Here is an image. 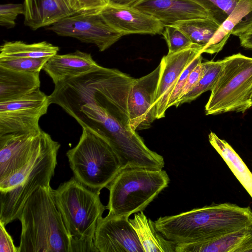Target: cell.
Instances as JSON below:
<instances>
[{
    "mask_svg": "<svg viewBox=\"0 0 252 252\" xmlns=\"http://www.w3.org/2000/svg\"><path fill=\"white\" fill-rule=\"evenodd\" d=\"M39 73L0 66V102L21 97L39 89Z\"/></svg>",
    "mask_w": 252,
    "mask_h": 252,
    "instance_id": "21",
    "label": "cell"
},
{
    "mask_svg": "<svg viewBox=\"0 0 252 252\" xmlns=\"http://www.w3.org/2000/svg\"><path fill=\"white\" fill-rule=\"evenodd\" d=\"M49 58H0V66L17 71L40 72Z\"/></svg>",
    "mask_w": 252,
    "mask_h": 252,
    "instance_id": "27",
    "label": "cell"
},
{
    "mask_svg": "<svg viewBox=\"0 0 252 252\" xmlns=\"http://www.w3.org/2000/svg\"><path fill=\"white\" fill-rule=\"evenodd\" d=\"M203 7L220 25L229 15L239 0H192Z\"/></svg>",
    "mask_w": 252,
    "mask_h": 252,
    "instance_id": "28",
    "label": "cell"
},
{
    "mask_svg": "<svg viewBox=\"0 0 252 252\" xmlns=\"http://www.w3.org/2000/svg\"><path fill=\"white\" fill-rule=\"evenodd\" d=\"M161 34L167 43L169 53L180 51L193 45L185 33L173 25L165 26Z\"/></svg>",
    "mask_w": 252,
    "mask_h": 252,
    "instance_id": "29",
    "label": "cell"
},
{
    "mask_svg": "<svg viewBox=\"0 0 252 252\" xmlns=\"http://www.w3.org/2000/svg\"><path fill=\"white\" fill-rule=\"evenodd\" d=\"M24 14V4H1L0 6V25L6 28H12L16 25L15 20L17 16Z\"/></svg>",
    "mask_w": 252,
    "mask_h": 252,
    "instance_id": "30",
    "label": "cell"
},
{
    "mask_svg": "<svg viewBox=\"0 0 252 252\" xmlns=\"http://www.w3.org/2000/svg\"><path fill=\"white\" fill-rule=\"evenodd\" d=\"M157 230L176 244L205 241L252 225V211L229 203L212 204L155 221Z\"/></svg>",
    "mask_w": 252,
    "mask_h": 252,
    "instance_id": "2",
    "label": "cell"
},
{
    "mask_svg": "<svg viewBox=\"0 0 252 252\" xmlns=\"http://www.w3.org/2000/svg\"><path fill=\"white\" fill-rule=\"evenodd\" d=\"M161 71L160 63L151 72L135 79L128 97L129 124L134 131L151 126L157 119L155 99Z\"/></svg>",
    "mask_w": 252,
    "mask_h": 252,
    "instance_id": "12",
    "label": "cell"
},
{
    "mask_svg": "<svg viewBox=\"0 0 252 252\" xmlns=\"http://www.w3.org/2000/svg\"><path fill=\"white\" fill-rule=\"evenodd\" d=\"M94 241L98 252H144L129 217L110 213L102 217Z\"/></svg>",
    "mask_w": 252,
    "mask_h": 252,
    "instance_id": "13",
    "label": "cell"
},
{
    "mask_svg": "<svg viewBox=\"0 0 252 252\" xmlns=\"http://www.w3.org/2000/svg\"><path fill=\"white\" fill-rule=\"evenodd\" d=\"M50 104L49 95L40 88L21 97L0 102V136L39 131V120Z\"/></svg>",
    "mask_w": 252,
    "mask_h": 252,
    "instance_id": "9",
    "label": "cell"
},
{
    "mask_svg": "<svg viewBox=\"0 0 252 252\" xmlns=\"http://www.w3.org/2000/svg\"><path fill=\"white\" fill-rule=\"evenodd\" d=\"M48 30L60 36L93 44L100 52L110 47L123 36L106 22L100 12L74 14L49 26Z\"/></svg>",
    "mask_w": 252,
    "mask_h": 252,
    "instance_id": "10",
    "label": "cell"
},
{
    "mask_svg": "<svg viewBox=\"0 0 252 252\" xmlns=\"http://www.w3.org/2000/svg\"><path fill=\"white\" fill-rule=\"evenodd\" d=\"M205 71V66L204 63V62H201L190 72L182 90L180 98L187 94L194 88L203 76Z\"/></svg>",
    "mask_w": 252,
    "mask_h": 252,
    "instance_id": "32",
    "label": "cell"
},
{
    "mask_svg": "<svg viewBox=\"0 0 252 252\" xmlns=\"http://www.w3.org/2000/svg\"><path fill=\"white\" fill-rule=\"evenodd\" d=\"M47 134L41 129L0 136V183L30 161L41 147Z\"/></svg>",
    "mask_w": 252,
    "mask_h": 252,
    "instance_id": "11",
    "label": "cell"
},
{
    "mask_svg": "<svg viewBox=\"0 0 252 252\" xmlns=\"http://www.w3.org/2000/svg\"><path fill=\"white\" fill-rule=\"evenodd\" d=\"M76 14L100 12L108 3V0H68Z\"/></svg>",
    "mask_w": 252,
    "mask_h": 252,
    "instance_id": "31",
    "label": "cell"
},
{
    "mask_svg": "<svg viewBox=\"0 0 252 252\" xmlns=\"http://www.w3.org/2000/svg\"><path fill=\"white\" fill-rule=\"evenodd\" d=\"M238 37L241 46L247 49L252 50V31L241 35Z\"/></svg>",
    "mask_w": 252,
    "mask_h": 252,
    "instance_id": "34",
    "label": "cell"
},
{
    "mask_svg": "<svg viewBox=\"0 0 252 252\" xmlns=\"http://www.w3.org/2000/svg\"><path fill=\"white\" fill-rule=\"evenodd\" d=\"M72 118L81 126L99 135L118 156L123 167H149L157 153L149 149L143 139L130 127L127 112L104 102H94L80 106Z\"/></svg>",
    "mask_w": 252,
    "mask_h": 252,
    "instance_id": "1",
    "label": "cell"
},
{
    "mask_svg": "<svg viewBox=\"0 0 252 252\" xmlns=\"http://www.w3.org/2000/svg\"><path fill=\"white\" fill-rule=\"evenodd\" d=\"M53 194L71 239V252H98L94 244L95 233L107 209L100 201V191L73 177L53 189Z\"/></svg>",
    "mask_w": 252,
    "mask_h": 252,
    "instance_id": "4",
    "label": "cell"
},
{
    "mask_svg": "<svg viewBox=\"0 0 252 252\" xmlns=\"http://www.w3.org/2000/svg\"><path fill=\"white\" fill-rule=\"evenodd\" d=\"M77 144L66 152L74 177L86 187L99 191L109 185L123 168L108 142L85 127Z\"/></svg>",
    "mask_w": 252,
    "mask_h": 252,
    "instance_id": "6",
    "label": "cell"
},
{
    "mask_svg": "<svg viewBox=\"0 0 252 252\" xmlns=\"http://www.w3.org/2000/svg\"></svg>",
    "mask_w": 252,
    "mask_h": 252,
    "instance_id": "36",
    "label": "cell"
},
{
    "mask_svg": "<svg viewBox=\"0 0 252 252\" xmlns=\"http://www.w3.org/2000/svg\"><path fill=\"white\" fill-rule=\"evenodd\" d=\"M18 219L22 225L18 252H71L50 185L39 187L28 198Z\"/></svg>",
    "mask_w": 252,
    "mask_h": 252,
    "instance_id": "3",
    "label": "cell"
},
{
    "mask_svg": "<svg viewBox=\"0 0 252 252\" xmlns=\"http://www.w3.org/2000/svg\"><path fill=\"white\" fill-rule=\"evenodd\" d=\"M59 51V47L47 41L30 44L21 41H7L0 46V58H50Z\"/></svg>",
    "mask_w": 252,
    "mask_h": 252,
    "instance_id": "24",
    "label": "cell"
},
{
    "mask_svg": "<svg viewBox=\"0 0 252 252\" xmlns=\"http://www.w3.org/2000/svg\"><path fill=\"white\" fill-rule=\"evenodd\" d=\"M100 66L87 53L77 50L50 58L43 70L56 85L66 79L76 77Z\"/></svg>",
    "mask_w": 252,
    "mask_h": 252,
    "instance_id": "18",
    "label": "cell"
},
{
    "mask_svg": "<svg viewBox=\"0 0 252 252\" xmlns=\"http://www.w3.org/2000/svg\"><path fill=\"white\" fill-rule=\"evenodd\" d=\"M208 137L211 145L252 198V174L244 162L226 141L220 139L215 133L211 132Z\"/></svg>",
    "mask_w": 252,
    "mask_h": 252,
    "instance_id": "23",
    "label": "cell"
},
{
    "mask_svg": "<svg viewBox=\"0 0 252 252\" xmlns=\"http://www.w3.org/2000/svg\"><path fill=\"white\" fill-rule=\"evenodd\" d=\"M24 24L32 30L49 27L76 14L68 0H25Z\"/></svg>",
    "mask_w": 252,
    "mask_h": 252,
    "instance_id": "19",
    "label": "cell"
},
{
    "mask_svg": "<svg viewBox=\"0 0 252 252\" xmlns=\"http://www.w3.org/2000/svg\"><path fill=\"white\" fill-rule=\"evenodd\" d=\"M129 221L136 232L144 252H175L176 244L165 238L156 229L155 221L143 211L134 214Z\"/></svg>",
    "mask_w": 252,
    "mask_h": 252,
    "instance_id": "22",
    "label": "cell"
},
{
    "mask_svg": "<svg viewBox=\"0 0 252 252\" xmlns=\"http://www.w3.org/2000/svg\"><path fill=\"white\" fill-rule=\"evenodd\" d=\"M172 25L181 30L192 44L201 48L202 51L209 43L220 26L211 17L183 21Z\"/></svg>",
    "mask_w": 252,
    "mask_h": 252,
    "instance_id": "25",
    "label": "cell"
},
{
    "mask_svg": "<svg viewBox=\"0 0 252 252\" xmlns=\"http://www.w3.org/2000/svg\"><path fill=\"white\" fill-rule=\"evenodd\" d=\"M252 31V0H239L201 53H217L222 50L231 34L239 37Z\"/></svg>",
    "mask_w": 252,
    "mask_h": 252,
    "instance_id": "16",
    "label": "cell"
},
{
    "mask_svg": "<svg viewBox=\"0 0 252 252\" xmlns=\"http://www.w3.org/2000/svg\"><path fill=\"white\" fill-rule=\"evenodd\" d=\"M133 7L154 17L164 26L211 17L206 9L192 0H141Z\"/></svg>",
    "mask_w": 252,
    "mask_h": 252,
    "instance_id": "15",
    "label": "cell"
},
{
    "mask_svg": "<svg viewBox=\"0 0 252 252\" xmlns=\"http://www.w3.org/2000/svg\"><path fill=\"white\" fill-rule=\"evenodd\" d=\"M100 13L106 22L123 36L161 34L165 27L154 17L134 7L108 3Z\"/></svg>",
    "mask_w": 252,
    "mask_h": 252,
    "instance_id": "14",
    "label": "cell"
},
{
    "mask_svg": "<svg viewBox=\"0 0 252 252\" xmlns=\"http://www.w3.org/2000/svg\"><path fill=\"white\" fill-rule=\"evenodd\" d=\"M141 0H109L108 3L128 7H133Z\"/></svg>",
    "mask_w": 252,
    "mask_h": 252,
    "instance_id": "35",
    "label": "cell"
},
{
    "mask_svg": "<svg viewBox=\"0 0 252 252\" xmlns=\"http://www.w3.org/2000/svg\"><path fill=\"white\" fill-rule=\"evenodd\" d=\"M60 146L48 133L30 161L0 183V221L5 226L18 219L24 204L35 190L50 185Z\"/></svg>",
    "mask_w": 252,
    "mask_h": 252,
    "instance_id": "5",
    "label": "cell"
},
{
    "mask_svg": "<svg viewBox=\"0 0 252 252\" xmlns=\"http://www.w3.org/2000/svg\"><path fill=\"white\" fill-rule=\"evenodd\" d=\"M165 170L125 167L107 187L109 213L129 217L145 210L169 182Z\"/></svg>",
    "mask_w": 252,
    "mask_h": 252,
    "instance_id": "7",
    "label": "cell"
},
{
    "mask_svg": "<svg viewBox=\"0 0 252 252\" xmlns=\"http://www.w3.org/2000/svg\"><path fill=\"white\" fill-rule=\"evenodd\" d=\"M205 71L203 76L194 88L178 100L176 107L187 102H190L199 97L203 93L211 91L213 88L222 67L221 60L204 62Z\"/></svg>",
    "mask_w": 252,
    "mask_h": 252,
    "instance_id": "26",
    "label": "cell"
},
{
    "mask_svg": "<svg viewBox=\"0 0 252 252\" xmlns=\"http://www.w3.org/2000/svg\"><path fill=\"white\" fill-rule=\"evenodd\" d=\"M201 51V48L193 45L177 52L168 53L162 57L160 63L161 71L155 99V109L186 67L198 55L202 54Z\"/></svg>",
    "mask_w": 252,
    "mask_h": 252,
    "instance_id": "20",
    "label": "cell"
},
{
    "mask_svg": "<svg viewBox=\"0 0 252 252\" xmlns=\"http://www.w3.org/2000/svg\"><path fill=\"white\" fill-rule=\"evenodd\" d=\"M175 252H252V225L210 240L177 244Z\"/></svg>",
    "mask_w": 252,
    "mask_h": 252,
    "instance_id": "17",
    "label": "cell"
},
{
    "mask_svg": "<svg viewBox=\"0 0 252 252\" xmlns=\"http://www.w3.org/2000/svg\"><path fill=\"white\" fill-rule=\"evenodd\" d=\"M0 252H18V248L13 243L5 225L0 221Z\"/></svg>",
    "mask_w": 252,
    "mask_h": 252,
    "instance_id": "33",
    "label": "cell"
},
{
    "mask_svg": "<svg viewBox=\"0 0 252 252\" xmlns=\"http://www.w3.org/2000/svg\"><path fill=\"white\" fill-rule=\"evenodd\" d=\"M221 61V69L205 106V114L244 113L252 106V58L239 53Z\"/></svg>",
    "mask_w": 252,
    "mask_h": 252,
    "instance_id": "8",
    "label": "cell"
}]
</instances>
